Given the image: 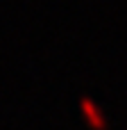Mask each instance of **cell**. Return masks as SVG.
<instances>
[{
	"instance_id": "1",
	"label": "cell",
	"mask_w": 127,
	"mask_h": 130,
	"mask_svg": "<svg viewBox=\"0 0 127 130\" xmlns=\"http://www.w3.org/2000/svg\"><path fill=\"white\" fill-rule=\"evenodd\" d=\"M80 105H82V112L89 117V121H91V126H93V128H98V130L105 128V117L98 112V107H95V103H93L91 98H82V101H80Z\"/></svg>"
}]
</instances>
